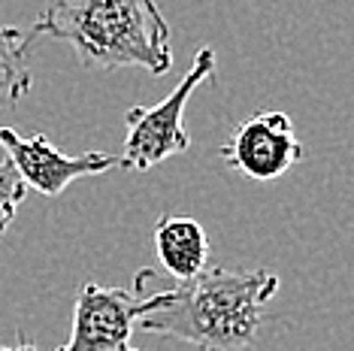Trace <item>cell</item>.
Wrapping results in <instances>:
<instances>
[{"instance_id":"cell-1","label":"cell","mask_w":354,"mask_h":351,"mask_svg":"<svg viewBox=\"0 0 354 351\" xmlns=\"http://www.w3.org/2000/svg\"><path fill=\"white\" fill-rule=\"evenodd\" d=\"M136 327L142 333L188 342L200 351H245L263 324V306L276 297L279 276L272 269L206 267L188 282L167 291H146Z\"/></svg>"},{"instance_id":"cell-2","label":"cell","mask_w":354,"mask_h":351,"mask_svg":"<svg viewBox=\"0 0 354 351\" xmlns=\"http://www.w3.org/2000/svg\"><path fill=\"white\" fill-rule=\"evenodd\" d=\"M34 34L67 43L85 70L140 67L160 76L173 67L170 25L155 0H49Z\"/></svg>"},{"instance_id":"cell-3","label":"cell","mask_w":354,"mask_h":351,"mask_svg":"<svg viewBox=\"0 0 354 351\" xmlns=\"http://www.w3.org/2000/svg\"><path fill=\"white\" fill-rule=\"evenodd\" d=\"M215 73V49L203 46L194 55L191 70L182 76V82L173 88L155 106H133L127 113V137L124 149L118 155V167L133 173H149L151 167L173 155L191 149V137L185 131V106H188L191 94Z\"/></svg>"},{"instance_id":"cell-4","label":"cell","mask_w":354,"mask_h":351,"mask_svg":"<svg viewBox=\"0 0 354 351\" xmlns=\"http://www.w3.org/2000/svg\"><path fill=\"white\" fill-rule=\"evenodd\" d=\"M221 158L254 182H272L306 158L294 122L285 113H257L243 118L221 146Z\"/></svg>"},{"instance_id":"cell-5","label":"cell","mask_w":354,"mask_h":351,"mask_svg":"<svg viewBox=\"0 0 354 351\" xmlns=\"http://www.w3.org/2000/svg\"><path fill=\"white\" fill-rule=\"evenodd\" d=\"M0 146H3L12 167L19 170L21 182L46 197H58L70 182L82 179V176H103L118 167V158L106 155V151L64 155L43 133L21 137L12 127H0Z\"/></svg>"},{"instance_id":"cell-6","label":"cell","mask_w":354,"mask_h":351,"mask_svg":"<svg viewBox=\"0 0 354 351\" xmlns=\"http://www.w3.org/2000/svg\"><path fill=\"white\" fill-rule=\"evenodd\" d=\"M140 315L142 297L136 288L124 291L88 282L76 294L70 339L58 351H124Z\"/></svg>"},{"instance_id":"cell-7","label":"cell","mask_w":354,"mask_h":351,"mask_svg":"<svg viewBox=\"0 0 354 351\" xmlns=\"http://www.w3.org/2000/svg\"><path fill=\"white\" fill-rule=\"evenodd\" d=\"M155 252L167 276L188 282L206 269L209 236L191 215H160L155 225Z\"/></svg>"},{"instance_id":"cell-8","label":"cell","mask_w":354,"mask_h":351,"mask_svg":"<svg viewBox=\"0 0 354 351\" xmlns=\"http://www.w3.org/2000/svg\"><path fill=\"white\" fill-rule=\"evenodd\" d=\"M34 28L21 30L12 25L0 28V109H12L30 94V49H34Z\"/></svg>"},{"instance_id":"cell-9","label":"cell","mask_w":354,"mask_h":351,"mask_svg":"<svg viewBox=\"0 0 354 351\" xmlns=\"http://www.w3.org/2000/svg\"><path fill=\"white\" fill-rule=\"evenodd\" d=\"M25 194H28V185L21 182V176L12 167V161L10 158L0 161V239H3V234L15 221V212H19Z\"/></svg>"},{"instance_id":"cell-10","label":"cell","mask_w":354,"mask_h":351,"mask_svg":"<svg viewBox=\"0 0 354 351\" xmlns=\"http://www.w3.org/2000/svg\"><path fill=\"white\" fill-rule=\"evenodd\" d=\"M6 351H37V345H34V339H19V345H15V348H6Z\"/></svg>"},{"instance_id":"cell-11","label":"cell","mask_w":354,"mask_h":351,"mask_svg":"<svg viewBox=\"0 0 354 351\" xmlns=\"http://www.w3.org/2000/svg\"><path fill=\"white\" fill-rule=\"evenodd\" d=\"M124 351H140V348H133V345H127V348H124Z\"/></svg>"},{"instance_id":"cell-12","label":"cell","mask_w":354,"mask_h":351,"mask_svg":"<svg viewBox=\"0 0 354 351\" xmlns=\"http://www.w3.org/2000/svg\"><path fill=\"white\" fill-rule=\"evenodd\" d=\"M0 351H6V348H0Z\"/></svg>"}]
</instances>
